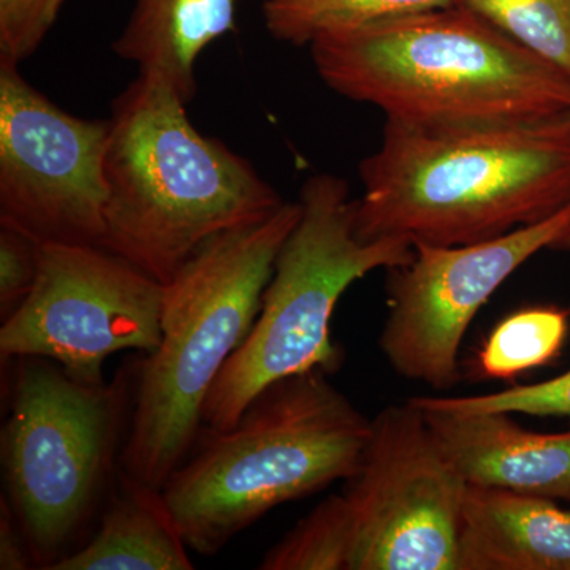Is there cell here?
Here are the masks:
<instances>
[{
	"label": "cell",
	"mask_w": 570,
	"mask_h": 570,
	"mask_svg": "<svg viewBox=\"0 0 570 570\" xmlns=\"http://www.w3.org/2000/svg\"><path fill=\"white\" fill-rule=\"evenodd\" d=\"M459 0H262L269 36L305 47L330 32L351 31L423 11L445 9Z\"/></svg>",
	"instance_id": "obj_16"
},
{
	"label": "cell",
	"mask_w": 570,
	"mask_h": 570,
	"mask_svg": "<svg viewBox=\"0 0 570 570\" xmlns=\"http://www.w3.org/2000/svg\"><path fill=\"white\" fill-rule=\"evenodd\" d=\"M466 487L419 407H385L343 491L354 530L351 570H460Z\"/></svg>",
	"instance_id": "obj_9"
},
{
	"label": "cell",
	"mask_w": 570,
	"mask_h": 570,
	"mask_svg": "<svg viewBox=\"0 0 570 570\" xmlns=\"http://www.w3.org/2000/svg\"><path fill=\"white\" fill-rule=\"evenodd\" d=\"M367 420L314 370L273 382L234 426L202 428L163 489L189 550L214 557L269 510L354 475Z\"/></svg>",
	"instance_id": "obj_4"
},
{
	"label": "cell",
	"mask_w": 570,
	"mask_h": 570,
	"mask_svg": "<svg viewBox=\"0 0 570 570\" xmlns=\"http://www.w3.org/2000/svg\"><path fill=\"white\" fill-rule=\"evenodd\" d=\"M322 81L390 121L464 127L570 112V75L456 2L330 32L309 45Z\"/></svg>",
	"instance_id": "obj_2"
},
{
	"label": "cell",
	"mask_w": 570,
	"mask_h": 570,
	"mask_svg": "<svg viewBox=\"0 0 570 570\" xmlns=\"http://www.w3.org/2000/svg\"><path fill=\"white\" fill-rule=\"evenodd\" d=\"M138 371L86 384L51 360L17 358L0 460L37 569L51 570L92 534L121 468Z\"/></svg>",
	"instance_id": "obj_6"
},
{
	"label": "cell",
	"mask_w": 570,
	"mask_h": 570,
	"mask_svg": "<svg viewBox=\"0 0 570 570\" xmlns=\"http://www.w3.org/2000/svg\"><path fill=\"white\" fill-rule=\"evenodd\" d=\"M189 547L163 491L119 468L97 528L51 570H190Z\"/></svg>",
	"instance_id": "obj_14"
},
{
	"label": "cell",
	"mask_w": 570,
	"mask_h": 570,
	"mask_svg": "<svg viewBox=\"0 0 570 570\" xmlns=\"http://www.w3.org/2000/svg\"><path fill=\"white\" fill-rule=\"evenodd\" d=\"M40 246L32 236L0 225V321L31 294L39 275Z\"/></svg>",
	"instance_id": "obj_22"
},
{
	"label": "cell",
	"mask_w": 570,
	"mask_h": 570,
	"mask_svg": "<svg viewBox=\"0 0 570 570\" xmlns=\"http://www.w3.org/2000/svg\"><path fill=\"white\" fill-rule=\"evenodd\" d=\"M110 119H85L51 102L0 63V225L40 245L102 247Z\"/></svg>",
	"instance_id": "obj_10"
},
{
	"label": "cell",
	"mask_w": 570,
	"mask_h": 570,
	"mask_svg": "<svg viewBox=\"0 0 570 570\" xmlns=\"http://www.w3.org/2000/svg\"><path fill=\"white\" fill-rule=\"evenodd\" d=\"M365 239L433 246L489 242L570 205V112L485 126L385 121L358 168Z\"/></svg>",
	"instance_id": "obj_1"
},
{
	"label": "cell",
	"mask_w": 570,
	"mask_h": 570,
	"mask_svg": "<svg viewBox=\"0 0 570 570\" xmlns=\"http://www.w3.org/2000/svg\"><path fill=\"white\" fill-rule=\"evenodd\" d=\"M0 569H37L28 538L3 497L0 501Z\"/></svg>",
	"instance_id": "obj_23"
},
{
	"label": "cell",
	"mask_w": 570,
	"mask_h": 570,
	"mask_svg": "<svg viewBox=\"0 0 570 570\" xmlns=\"http://www.w3.org/2000/svg\"><path fill=\"white\" fill-rule=\"evenodd\" d=\"M419 409L439 448L468 485L569 501L570 430L535 433L505 412L452 414Z\"/></svg>",
	"instance_id": "obj_12"
},
{
	"label": "cell",
	"mask_w": 570,
	"mask_h": 570,
	"mask_svg": "<svg viewBox=\"0 0 570 570\" xmlns=\"http://www.w3.org/2000/svg\"><path fill=\"white\" fill-rule=\"evenodd\" d=\"M570 249V205L539 224L466 246L414 243L407 264L387 269L389 316L381 348L400 376L450 389L472 318L521 265Z\"/></svg>",
	"instance_id": "obj_11"
},
{
	"label": "cell",
	"mask_w": 570,
	"mask_h": 570,
	"mask_svg": "<svg viewBox=\"0 0 570 570\" xmlns=\"http://www.w3.org/2000/svg\"><path fill=\"white\" fill-rule=\"evenodd\" d=\"M415 406L452 412V414H479V412H505V414L562 415L570 417V370L561 376L539 384L519 385L489 393L463 397H411Z\"/></svg>",
	"instance_id": "obj_20"
},
{
	"label": "cell",
	"mask_w": 570,
	"mask_h": 570,
	"mask_svg": "<svg viewBox=\"0 0 570 570\" xmlns=\"http://www.w3.org/2000/svg\"><path fill=\"white\" fill-rule=\"evenodd\" d=\"M299 216V202H285L264 220L213 236L165 284L163 336L140 362L121 453L130 478L163 491L189 455L209 390L249 336Z\"/></svg>",
	"instance_id": "obj_5"
},
{
	"label": "cell",
	"mask_w": 570,
	"mask_h": 570,
	"mask_svg": "<svg viewBox=\"0 0 570 570\" xmlns=\"http://www.w3.org/2000/svg\"><path fill=\"white\" fill-rule=\"evenodd\" d=\"M569 332V313L554 306L527 307L504 318L478 355L487 379H512L547 365L560 354Z\"/></svg>",
	"instance_id": "obj_17"
},
{
	"label": "cell",
	"mask_w": 570,
	"mask_h": 570,
	"mask_svg": "<svg viewBox=\"0 0 570 570\" xmlns=\"http://www.w3.org/2000/svg\"><path fill=\"white\" fill-rule=\"evenodd\" d=\"M460 570H570V510L553 499L468 485Z\"/></svg>",
	"instance_id": "obj_13"
},
{
	"label": "cell",
	"mask_w": 570,
	"mask_h": 570,
	"mask_svg": "<svg viewBox=\"0 0 570 570\" xmlns=\"http://www.w3.org/2000/svg\"><path fill=\"white\" fill-rule=\"evenodd\" d=\"M354 550L351 509L333 494L296 523L258 564L262 570H351Z\"/></svg>",
	"instance_id": "obj_18"
},
{
	"label": "cell",
	"mask_w": 570,
	"mask_h": 570,
	"mask_svg": "<svg viewBox=\"0 0 570 570\" xmlns=\"http://www.w3.org/2000/svg\"><path fill=\"white\" fill-rule=\"evenodd\" d=\"M569 501H570V499H569Z\"/></svg>",
	"instance_id": "obj_24"
},
{
	"label": "cell",
	"mask_w": 570,
	"mask_h": 570,
	"mask_svg": "<svg viewBox=\"0 0 570 570\" xmlns=\"http://www.w3.org/2000/svg\"><path fill=\"white\" fill-rule=\"evenodd\" d=\"M459 3L570 75V0H459Z\"/></svg>",
	"instance_id": "obj_19"
},
{
	"label": "cell",
	"mask_w": 570,
	"mask_h": 570,
	"mask_svg": "<svg viewBox=\"0 0 570 570\" xmlns=\"http://www.w3.org/2000/svg\"><path fill=\"white\" fill-rule=\"evenodd\" d=\"M66 0H0V63L20 67L55 28Z\"/></svg>",
	"instance_id": "obj_21"
},
{
	"label": "cell",
	"mask_w": 570,
	"mask_h": 570,
	"mask_svg": "<svg viewBox=\"0 0 570 570\" xmlns=\"http://www.w3.org/2000/svg\"><path fill=\"white\" fill-rule=\"evenodd\" d=\"M298 202L302 216L277 254L257 321L206 397V426H234L273 382L336 370L340 348L330 324L341 296L374 269L395 268L414 255L406 238L358 235L356 198L340 176H311Z\"/></svg>",
	"instance_id": "obj_7"
},
{
	"label": "cell",
	"mask_w": 570,
	"mask_h": 570,
	"mask_svg": "<svg viewBox=\"0 0 570 570\" xmlns=\"http://www.w3.org/2000/svg\"><path fill=\"white\" fill-rule=\"evenodd\" d=\"M236 31V0H134L112 51L138 73L167 82L187 104L197 94L202 52Z\"/></svg>",
	"instance_id": "obj_15"
},
{
	"label": "cell",
	"mask_w": 570,
	"mask_h": 570,
	"mask_svg": "<svg viewBox=\"0 0 570 570\" xmlns=\"http://www.w3.org/2000/svg\"><path fill=\"white\" fill-rule=\"evenodd\" d=\"M186 100L138 73L111 104L102 247L168 284L213 236L285 204L246 157L198 132Z\"/></svg>",
	"instance_id": "obj_3"
},
{
	"label": "cell",
	"mask_w": 570,
	"mask_h": 570,
	"mask_svg": "<svg viewBox=\"0 0 570 570\" xmlns=\"http://www.w3.org/2000/svg\"><path fill=\"white\" fill-rule=\"evenodd\" d=\"M164 294L165 284L104 247L47 243L31 294L0 326V355L40 356L102 384L108 356L159 346Z\"/></svg>",
	"instance_id": "obj_8"
}]
</instances>
